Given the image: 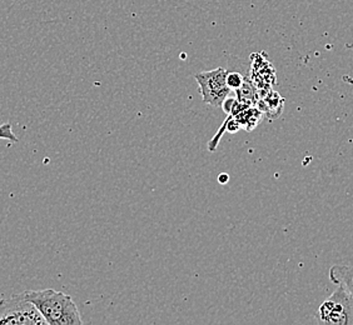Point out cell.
<instances>
[{"mask_svg": "<svg viewBox=\"0 0 353 325\" xmlns=\"http://www.w3.org/2000/svg\"><path fill=\"white\" fill-rule=\"evenodd\" d=\"M23 295L39 311L48 325L83 324L78 306L68 294L53 289L27 291Z\"/></svg>", "mask_w": 353, "mask_h": 325, "instance_id": "obj_1", "label": "cell"}, {"mask_svg": "<svg viewBox=\"0 0 353 325\" xmlns=\"http://www.w3.org/2000/svg\"><path fill=\"white\" fill-rule=\"evenodd\" d=\"M0 325H48L39 311L21 294L0 300Z\"/></svg>", "mask_w": 353, "mask_h": 325, "instance_id": "obj_2", "label": "cell"}, {"mask_svg": "<svg viewBox=\"0 0 353 325\" xmlns=\"http://www.w3.org/2000/svg\"><path fill=\"white\" fill-rule=\"evenodd\" d=\"M316 319L321 324L352 325L353 298L342 286L327 298L316 313Z\"/></svg>", "mask_w": 353, "mask_h": 325, "instance_id": "obj_3", "label": "cell"}, {"mask_svg": "<svg viewBox=\"0 0 353 325\" xmlns=\"http://www.w3.org/2000/svg\"><path fill=\"white\" fill-rule=\"evenodd\" d=\"M227 74L228 72L225 69L217 68L194 75L203 103L216 108L222 107L232 92V89L227 85Z\"/></svg>", "mask_w": 353, "mask_h": 325, "instance_id": "obj_4", "label": "cell"}, {"mask_svg": "<svg viewBox=\"0 0 353 325\" xmlns=\"http://www.w3.org/2000/svg\"><path fill=\"white\" fill-rule=\"evenodd\" d=\"M331 282L342 286L353 298V268L347 265H333L330 269Z\"/></svg>", "mask_w": 353, "mask_h": 325, "instance_id": "obj_5", "label": "cell"}, {"mask_svg": "<svg viewBox=\"0 0 353 325\" xmlns=\"http://www.w3.org/2000/svg\"><path fill=\"white\" fill-rule=\"evenodd\" d=\"M233 116L237 120L238 124L241 125V129L251 132L261 123L263 118V113L257 107H248Z\"/></svg>", "mask_w": 353, "mask_h": 325, "instance_id": "obj_6", "label": "cell"}, {"mask_svg": "<svg viewBox=\"0 0 353 325\" xmlns=\"http://www.w3.org/2000/svg\"><path fill=\"white\" fill-rule=\"evenodd\" d=\"M236 93H237L236 98L238 102L245 103L248 105H254V107L259 102V88L251 81L245 79L243 85L241 88L236 89Z\"/></svg>", "mask_w": 353, "mask_h": 325, "instance_id": "obj_7", "label": "cell"}, {"mask_svg": "<svg viewBox=\"0 0 353 325\" xmlns=\"http://www.w3.org/2000/svg\"><path fill=\"white\" fill-rule=\"evenodd\" d=\"M245 81V76L237 72H231V73L228 72V74H227V85L233 90L241 88Z\"/></svg>", "mask_w": 353, "mask_h": 325, "instance_id": "obj_8", "label": "cell"}, {"mask_svg": "<svg viewBox=\"0 0 353 325\" xmlns=\"http://www.w3.org/2000/svg\"><path fill=\"white\" fill-rule=\"evenodd\" d=\"M0 139L12 143L18 142V138L14 134L13 127L10 123H6V124L0 125Z\"/></svg>", "mask_w": 353, "mask_h": 325, "instance_id": "obj_9", "label": "cell"}, {"mask_svg": "<svg viewBox=\"0 0 353 325\" xmlns=\"http://www.w3.org/2000/svg\"><path fill=\"white\" fill-rule=\"evenodd\" d=\"M228 180H230V176H228V174H221L219 178H218V182L221 184L227 183Z\"/></svg>", "mask_w": 353, "mask_h": 325, "instance_id": "obj_10", "label": "cell"}]
</instances>
